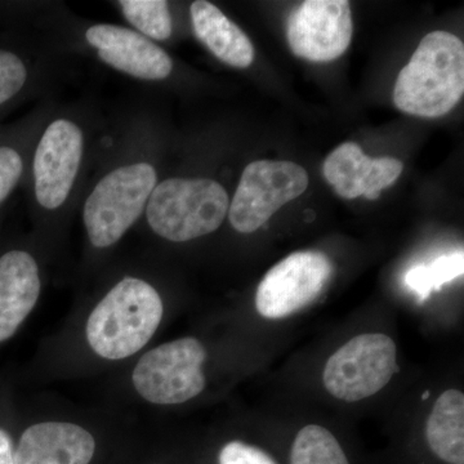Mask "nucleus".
I'll return each mask as SVG.
<instances>
[{
    "instance_id": "nucleus-22",
    "label": "nucleus",
    "mask_w": 464,
    "mask_h": 464,
    "mask_svg": "<svg viewBox=\"0 0 464 464\" xmlns=\"http://www.w3.org/2000/svg\"><path fill=\"white\" fill-rule=\"evenodd\" d=\"M219 464H276L261 449L240 441L228 442L219 453Z\"/></svg>"
},
{
    "instance_id": "nucleus-15",
    "label": "nucleus",
    "mask_w": 464,
    "mask_h": 464,
    "mask_svg": "<svg viewBox=\"0 0 464 464\" xmlns=\"http://www.w3.org/2000/svg\"><path fill=\"white\" fill-rule=\"evenodd\" d=\"M195 35L222 63L246 69L255 61V48L246 34L217 5L197 0L190 8Z\"/></svg>"
},
{
    "instance_id": "nucleus-21",
    "label": "nucleus",
    "mask_w": 464,
    "mask_h": 464,
    "mask_svg": "<svg viewBox=\"0 0 464 464\" xmlns=\"http://www.w3.org/2000/svg\"><path fill=\"white\" fill-rule=\"evenodd\" d=\"M23 170V158L16 150L0 146V204L14 190Z\"/></svg>"
},
{
    "instance_id": "nucleus-3",
    "label": "nucleus",
    "mask_w": 464,
    "mask_h": 464,
    "mask_svg": "<svg viewBox=\"0 0 464 464\" xmlns=\"http://www.w3.org/2000/svg\"><path fill=\"white\" fill-rule=\"evenodd\" d=\"M228 207L227 191L213 179H169L155 186L146 217L158 237L185 243L218 230Z\"/></svg>"
},
{
    "instance_id": "nucleus-4",
    "label": "nucleus",
    "mask_w": 464,
    "mask_h": 464,
    "mask_svg": "<svg viewBox=\"0 0 464 464\" xmlns=\"http://www.w3.org/2000/svg\"><path fill=\"white\" fill-rule=\"evenodd\" d=\"M157 185V170L146 161L106 174L84 203L83 221L92 246L105 249L118 243L142 215Z\"/></svg>"
},
{
    "instance_id": "nucleus-18",
    "label": "nucleus",
    "mask_w": 464,
    "mask_h": 464,
    "mask_svg": "<svg viewBox=\"0 0 464 464\" xmlns=\"http://www.w3.org/2000/svg\"><path fill=\"white\" fill-rule=\"evenodd\" d=\"M463 250L448 253L433 259L430 265H418L406 273L405 283L408 288L424 301L431 295L433 290H439L445 284L463 276Z\"/></svg>"
},
{
    "instance_id": "nucleus-23",
    "label": "nucleus",
    "mask_w": 464,
    "mask_h": 464,
    "mask_svg": "<svg viewBox=\"0 0 464 464\" xmlns=\"http://www.w3.org/2000/svg\"><path fill=\"white\" fill-rule=\"evenodd\" d=\"M14 453L11 436L0 429V464H14Z\"/></svg>"
},
{
    "instance_id": "nucleus-8",
    "label": "nucleus",
    "mask_w": 464,
    "mask_h": 464,
    "mask_svg": "<svg viewBox=\"0 0 464 464\" xmlns=\"http://www.w3.org/2000/svg\"><path fill=\"white\" fill-rule=\"evenodd\" d=\"M334 274L322 252L304 250L288 256L265 275L256 295V308L266 319H283L313 304Z\"/></svg>"
},
{
    "instance_id": "nucleus-11",
    "label": "nucleus",
    "mask_w": 464,
    "mask_h": 464,
    "mask_svg": "<svg viewBox=\"0 0 464 464\" xmlns=\"http://www.w3.org/2000/svg\"><path fill=\"white\" fill-rule=\"evenodd\" d=\"M85 39L103 63L134 78L163 81L172 72L167 52L128 27L100 24L87 30Z\"/></svg>"
},
{
    "instance_id": "nucleus-14",
    "label": "nucleus",
    "mask_w": 464,
    "mask_h": 464,
    "mask_svg": "<svg viewBox=\"0 0 464 464\" xmlns=\"http://www.w3.org/2000/svg\"><path fill=\"white\" fill-rule=\"evenodd\" d=\"M41 292V271L30 253L11 250L0 257V343L16 334Z\"/></svg>"
},
{
    "instance_id": "nucleus-17",
    "label": "nucleus",
    "mask_w": 464,
    "mask_h": 464,
    "mask_svg": "<svg viewBox=\"0 0 464 464\" xmlns=\"http://www.w3.org/2000/svg\"><path fill=\"white\" fill-rule=\"evenodd\" d=\"M290 464H350L340 442L324 427H304L293 442Z\"/></svg>"
},
{
    "instance_id": "nucleus-9",
    "label": "nucleus",
    "mask_w": 464,
    "mask_h": 464,
    "mask_svg": "<svg viewBox=\"0 0 464 464\" xmlns=\"http://www.w3.org/2000/svg\"><path fill=\"white\" fill-rule=\"evenodd\" d=\"M353 33L347 0H306L290 14L286 26L290 50L313 63L337 60L347 51Z\"/></svg>"
},
{
    "instance_id": "nucleus-2",
    "label": "nucleus",
    "mask_w": 464,
    "mask_h": 464,
    "mask_svg": "<svg viewBox=\"0 0 464 464\" xmlns=\"http://www.w3.org/2000/svg\"><path fill=\"white\" fill-rule=\"evenodd\" d=\"M163 314V301L151 284L124 277L92 310L85 325L88 344L106 360L136 355L154 337Z\"/></svg>"
},
{
    "instance_id": "nucleus-13",
    "label": "nucleus",
    "mask_w": 464,
    "mask_h": 464,
    "mask_svg": "<svg viewBox=\"0 0 464 464\" xmlns=\"http://www.w3.org/2000/svg\"><path fill=\"white\" fill-rule=\"evenodd\" d=\"M96 440L84 427L70 422L33 424L14 449V464H90Z\"/></svg>"
},
{
    "instance_id": "nucleus-19",
    "label": "nucleus",
    "mask_w": 464,
    "mask_h": 464,
    "mask_svg": "<svg viewBox=\"0 0 464 464\" xmlns=\"http://www.w3.org/2000/svg\"><path fill=\"white\" fill-rule=\"evenodd\" d=\"M119 5L141 35L155 41H166L172 35V17L164 0H123Z\"/></svg>"
},
{
    "instance_id": "nucleus-1",
    "label": "nucleus",
    "mask_w": 464,
    "mask_h": 464,
    "mask_svg": "<svg viewBox=\"0 0 464 464\" xmlns=\"http://www.w3.org/2000/svg\"><path fill=\"white\" fill-rule=\"evenodd\" d=\"M463 93V42L454 34L433 32L400 72L393 102L405 114L439 118L456 108Z\"/></svg>"
},
{
    "instance_id": "nucleus-5",
    "label": "nucleus",
    "mask_w": 464,
    "mask_h": 464,
    "mask_svg": "<svg viewBox=\"0 0 464 464\" xmlns=\"http://www.w3.org/2000/svg\"><path fill=\"white\" fill-rule=\"evenodd\" d=\"M206 348L197 338L167 342L137 362L132 373L134 389L151 404H183L206 389Z\"/></svg>"
},
{
    "instance_id": "nucleus-7",
    "label": "nucleus",
    "mask_w": 464,
    "mask_h": 464,
    "mask_svg": "<svg viewBox=\"0 0 464 464\" xmlns=\"http://www.w3.org/2000/svg\"><path fill=\"white\" fill-rule=\"evenodd\" d=\"M307 188L306 170L293 161H253L241 174L228 207L230 224L241 234H252Z\"/></svg>"
},
{
    "instance_id": "nucleus-10",
    "label": "nucleus",
    "mask_w": 464,
    "mask_h": 464,
    "mask_svg": "<svg viewBox=\"0 0 464 464\" xmlns=\"http://www.w3.org/2000/svg\"><path fill=\"white\" fill-rule=\"evenodd\" d=\"M84 154L83 130L74 121L57 119L48 125L34 157V188L44 209L63 206L74 188Z\"/></svg>"
},
{
    "instance_id": "nucleus-20",
    "label": "nucleus",
    "mask_w": 464,
    "mask_h": 464,
    "mask_svg": "<svg viewBox=\"0 0 464 464\" xmlns=\"http://www.w3.org/2000/svg\"><path fill=\"white\" fill-rule=\"evenodd\" d=\"M26 79L24 61L14 52L0 50V105L20 93Z\"/></svg>"
},
{
    "instance_id": "nucleus-24",
    "label": "nucleus",
    "mask_w": 464,
    "mask_h": 464,
    "mask_svg": "<svg viewBox=\"0 0 464 464\" xmlns=\"http://www.w3.org/2000/svg\"><path fill=\"white\" fill-rule=\"evenodd\" d=\"M427 398H430V392L429 391H426V392L423 393V398L422 400H426Z\"/></svg>"
},
{
    "instance_id": "nucleus-16",
    "label": "nucleus",
    "mask_w": 464,
    "mask_h": 464,
    "mask_svg": "<svg viewBox=\"0 0 464 464\" xmlns=\"http://www.w3.org/2000/svg\"><path fill=\"white\" fill-rule=\"evenodd\" d=\"M426 438L433 453L449 464H464V395L442 393L427 420Z\"/></svg>"
},
{
    "instance_id": "nucleus-12",
    "label": "nucleus",
    "mask_w": 464,
    "mask_h": 464,
    "mask_svg": "<svg viewBox=\"0 0 464 464\" xmlns=\"http://www.w3.org/2000/svg\"><path fill=\"white\" fill-rule=\"evenodd\" d=\"M404 164L393 158H369L355 142H344L324 161V177L340 197L375 200L382 190L393 185Z\"/></svg>"
},
{
    "instance_id": "nucleus-6",
    "label": "nucleus",
    "mask_w": 464,
    "mask_h": 464,
    "mask_svg": "<svg viewBox=\"0 0 464 464\" xmlns=\"http://www.w3.org/2000/svg\"><path fill=\"white\" fill-rule=\"evenodd\" d=\"M398 372L395 342L381 333L362 334L333 353L324 369V386L342 401H360L380 392Z\"/></svg>"
}]
</instances>
